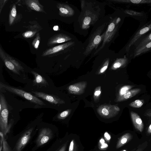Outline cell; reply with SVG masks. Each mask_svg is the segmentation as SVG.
Masks as SVG:
<instances>
[{
    "instance_id": "obj_13",
    "label": "cell",
    "mask_w": 151,
    "mask_h": 151,
    "mask_svg": "<svg viewBox=\"0 0 151 151\" xmlns=\"http://www.w3.org/2000/svg\"><path fill=\"white\" fill-rule=\"evenodd\" d=\"M0 57L8 68L15 73L20 75L19 71L16 68L13 64L7 57L6 52L3 50L1 45L0 46Z\"/></svg>"
},
{
    "instance_id": "obj_30",
    "label": "cell",
    "mask_w": 151,
    "mask_h": 151,
    "mask_svg": "<svg viewBox=\"0 0 151 151\" xmlns=\"http://www.w3.org/2000/svg\"><path fill=\"white\" fill-rule=\"evenodd\" d=\"M68 114V111L67 110L64 111L57 116V118L59 119H63L67 116Z\"/></svg>"
},
{
    "instance_id": "obj_26",
    "label": "cell",
    "mask_w": 151,
    "mask_h": 151,
    "mask_svg": "<svg viewBox=\"0 0 151 151\" xmlns=\"http://www.w3.org/2000/svg\"><path fill=\"white\" fill-rule=\"evenodd\" d=\"M69 142V135L63 144L58 151H67Z\"/></svg>"
},
{
    "instance_id": "obj_34",
    "label": "cell",
    "mask_w": 151,
    "mask_h": 151,
    "mask_svg": "<svg viewBox=\"0 0 151 151\" xmlns=\"http://www.w3.org/2000/svg\"><path fill=\"white\" fill-rule=\"evenodd\" d=\"M109 63H108L105 65H104V67L100 69V71L101 73H103L107 69L108 66L109 65Z\"/></svg>"
},
{
    "instance_id": "obj_29",
    "label": "cell",
    "mask_w": 151,
    "mask_h": 151,
    "mask_svg": "<svg viewBox=\"0 0 151 151\" xmlns=\"http://www.w3.org/2000/svg\"><path fill=\"white\" fill-rule=\"evenodd\" d=\"M133 87V86L130 85L126 86H123L120 90V95H123Z\"/></svg>"
},
{
    "instance_id": "obj_18",
    "label": "cell",
    "mask_w": 151,
    "mask_h": 151,
    "mask_svg": "<svg viewBox=\"0 0 151 151\" xmlns=\"http://www.w3.org/2000/svg\"><path fill=\"white\" fill-rule=\"evenodd\" d=\"M17 11L16 6L14 4L10 10L9 19V24L10 26L14 24L17 21Z\"/></svg>"
},
{
    "instance_id": "obj_20",
    "label": "cell",
    "mask_w": 151,
    "mask_h": 151,
    "mask_svg": "<svg viewBox=\"0 0 151 151\" xmlns=\"http://www.w3.org/2000/svg\"><path fill=\"white\" fill-rule=\"evenodd\" d=\"M140 91L141 89L139 88L129 90L123 95V98L125 99L131 98L138 94Z\"/></svg>"
},
{
    "instance_id": "obj_39",
    "label": "cell",
    "mask_w": 151,
    "mask_h": 151,
    "mask_svg": "<svg viewBox=\"0 0 151 151\" xmlns=\"http://www.w3.org/2000/svg\"><path fill=\"white\" fill-rule=\"evenodd\" d=\"M88 151H102L100 150H99L96 147H94L93 149H92L91 150H89Z\"/></svg>"
},
{
    "instance_id": "obj_15",
    "label": "cell",
    "mask_w": 151,
    "mask_h": 151,
    "mask_svg": "<svg viewBox=\"0 0 151 151\" xmlns=\"http://www.w3.org/2000/svg\"><path fill=\"white\" fill-rule=\"evenodd\" d=\"M131 116L133 125L135 129L140 132H142L144 125L143 122L140 116L136 113L131 111Z\"/></svg>"
},
{
    "instance_id": "obj_11",
    "label": "cell",
    "mask_w": 151,
    "mask_h": 151,
    "mask_svg": "<svg viewBox=\"0 0 151 151\" xmlns=\"http://www.w3.org/2000/svg\"><path fill=\"white\" fill-rule=\"evenodd\" d=\"M35 96L40 98L49 103L55 105L63 103V101L55 95L48 94L43 92L32 91Z\"/></svg>"
},
{
    "instance_id": "obj_17",
    "label": "cell",
    "mask_w": 151,
    "mask_h": 151,
    "mask_svg": "<svg viewBox=\"0 0 151 151\" xmlns=\"http://www.w3.org/2000/svg\"><path fill=\"white\" fill-rule=\"evenodd\" d=\"M151 29V24L147 27H146L140 30L135 35L133 39L125 47L126 51H128L129 48L142 35Z\"/></svg>"
},
{
    "instance_id": "obj_8",
    "label": "cell",
    "mask_w": 151,
    "mask_h": 151,
    "mask_svg": "<svg viewBox=\"0 0 151 151\" xmlns=\"http://www.w3.org/2000/svg\"><path fill=\"white\" fill-rule=\"evenodd\" d=\"M84 149L78 135L74 133L69 134L67 151H84Z\"/></svg>"
},
{
    "instance_id": "obj_23",
    "label": "cell",
    "mask_w": 151,
    "mask_h": 151,
    "mask_svg": "<svg viewBox=\"0 0 151 151\" xmlns=\"http://www.w3.org/2000/svg\"><path fill=\"white\" fill-rule=\"evenodd\" d=\"M144 103L143 100L137 99L131 102L129 104V106L134 108H139L142 107Z\"/></svg>"
},
{
    "instance_id": "obj_32",
    "label": "cell",
    "mask_w": 151,
    "mask_h": 151,
    "mask_svg": "<svg viewBox=\"0 0 151 151\" xmlns=\"http://www.w3.org/2000/svg\"><path fill=\"white\" fill-rule=\"evenodd\" d=\"M8 1V0H0V14H1L2 10L4 6Z\"/></svg>"
},
{
    "instance_id": "obj_7",
    "label": "cell",
    "mask_w": 151,
    "mask_h": 151,
    "mask_svg": "<svg viewBox=\"0 0 151 151\" xmlns=\"http://www.w3.org/2000/svg\"><path fill=\"white\" fill-rule=\"evenodd\" d=\"M78 38L70 33L61 32L55 34L50 37L47 43L48 46L51 47L58 44L65 43Z\"/></svg>"
},
{
    "instance_id": "obj_41",
    "label": "cell",
    "mask_w": 151,
    "mask_h": 151,
    "mask_svg": "<svg viewBox=\"0 0 151 151\" xmlns=\"http://www.w3.org/2000/svg\"><path fill=\"white\" fill-rule=\"evenodd\" d=\"M115 109L117 111H119V108L117 107H115Z\"/></svg>"
},
{
    "instance_id": "obj_37",
    "label": "cell",
    "mask_w": 151,
    "mask_h": 151,
    "mask_svg": "<svg viewBox=\"0 0 151 151\" xmlns=\"http://www.w3.org/2000/svg\"><path fill=\"white\" fill-rule=\"evenodd\" d=\"M147 132L148 134H151V124L149 125L148 128Z\"/></svg>"
},
{
    "instance_id": "obj_38",
    "label": "cell",
    "mask_w": 151,
    "mask_h": 151,
    "mask_svg": "<svg viewBox=\"0 0 151 151\" xmlns=\"http://www.w3.org/2000/svg\"><path fill=\"white\" fill-rule=\"evenodd\" d=\"M101 93V92L100 91H96L95 92L94 94L95 96H98Z\"/></svg>"
},
{
    "instance_id": "obj_33",
    "label": "cell",
    "mask_w": 151,
    "mask_h": 151,
    "mask_svg": "<svg viewBox=\"0 0 151 151\" xmlns=\"http://www.w3.org/2000/svg\"><path fill=\"white\" fill-rule=\"evenodd\" d=\"M69 89L71 91L75 92H78L80 90V89L78 87L73 85L70 86L69 87Z\"/></svg>"
},
{
    "instance_id": "obj_14",
    "label": "cell",
    "mask_w": 151,
    "mask_h": 151,
    "mask_svg": "<svg viewBox=\"0 0 151 151\" xmlns=\"http://www.w3.org/2000/svg\"><path fill=\"white\" fill-rule=\"evenodd\" d=\"M24 2L31 9L37 12L45 13L43 6L40 3L38 0H25Z\"/></svg>"
},
{
    "instance_id": "obj_4",
    "label": "cell",
    "mask_w": 151,
    "mask_h": 151,
    "mask_svg": "<svg viewBox=\"0 0 151 151\" xmlns=\"http://www.w3.org/2000/svg\"><path fill=\"white\" fill-rule=\"evenodd\" d=\"M58 14L66 19L69 24L73 23L78 19L80 11L75 5L64 3H58L56 4Z\"/></svg>"
},
{
    "instance_id": "obj_5",
    "label": "cell",
    "mask_w": 151,
    "mask_h": 151,
    "mask_svg": "<svg viewBox=\"0 0 151 151\" xmlns=\"http://www.w3.org/2000/svg\"><path fill=\"white\" fill-rule=\"evenodd\" d=\"M0 88H4L7 91L17 94L28 100L31 102L40 106L45 105V104L38 98L31 93L22 89L5 85L1 83Z\"/></svg>"
},
{
    "instance_id": "obj_22",
    "label": "cell",
    "mask_w": 151,
    "mask_h": 151,
    "mask_svg": "<svg viewBox=\"0 0 151 151\" xmlns=\"http://www.w3.org/2000/svg\"><path fill=\"white\" fill-rule=\"evenodd\" d=\"M40 41V37L39 32H38L36 35V37L33 40L32 44V46L35 49L38 48Z\"/></svg>"
},
{
    "instance_id": "obj_10",
    "label": "cell",
    "mask_w": 151,
    "mask_h": 151,
    "mask_svg": "<svg viewBox=\"0 0 151 151\" xmlns=\"http://www.w3.org/2000/svg\"><path fill=\"white\" fill-rule=\"evenodd\" d=\"M51 130L47 128L42 129L40 131L36 141L37 146L39 147L47 143L52 137Z\"/></svg>"
},
{
    "instance_id": "obj_19",
    "label": "cell",
    "mask_w": 151,
    "mask_h": 151,
    "mask_svg": "<svg viewBox=\"0 0 151 151\" xmlns=\"http://www.w3.org/2000/svg\"><path fill=\"white\" fill-rule=\"evenodd\" d=\"M109 1L114 3H132L134 4L151 3V0H109Z\"/></svg>"
},
{
    "instance_id": "obj_12",
    "label": "cell",
    "mask_w": 151,
    "mask_h": 151,
    "mask_svg": "<svg viewBox=\"0 0 151 151\" xmlns=\"http://www.w3.org/2000/svg\"><path fill=\"white\" fill-rule=\"evenodd\" d=\"M33 130L31 128L26 131L20 138L16 145V151H21L28 142Z\"/></svg>"
},
{
    "instance_id": "obj_27",
    "label": "cell",
    "mask_w": 151,
    "mask_h": 151,
    "mask_svg": "<svg viewBox=\"0 0 151 151\" xmlns=\"http://www.w3.org/2000/svg\"><path fill=\"white\" fill-rule=\"evenodd\" d=\"M147 142L146 141L139 145L136 149H134L132 151H143L147 147Z\"/></svg>"
},
{
    "instance_id": "obj_16",
    "label": "cell",
    "mask_w": 151,
    "mask_h": 151,
    "mask_svg": "<svg viewBox=\"0 0 151 151\" xmlns=\"http://www.w3.org/2000/svg\"><path fill=\"white\" fill-rule=\"evenodd\" d=\"M31 72L34 76L33 82V86H36L41 87L48 85V82L43 76L34 71H31Z\"/></svg>"
},
{
    "instance_id": "obj_21",
    "label": "cell",
    "mask_w": 151,
    "mask_h": 151,
    "mask_svg": "<svg viewBox=\"0 0 151 151\" xmlns=\"http://www.w3.org/2000/svg\"><path fill=\"white\" fill-rule=\"evenodd\" d=\"M6 55L8 58L12 62L18 70L24 71V68L17 60L6 52Z\"/></svg>"
},
{
    "instance_id": "obj_25",
    "label": "cell",
    "mask_w": 151,
    "mask_h": 151,
    "mask_svg": "<svg viewBox=\"0 0 151 151\" xmlns=\"http://www.w3.org/2000/svg\"><path fill=\"white\" fill-rule=\"evenodd\" d=\"M151 42V33L144 40H142L140 44L138 45L137 48L139 49L141 47L145 45L146 43H147Z\"/></svg>"
},
{
    "instance_id": "obj_2",
    "label": "cell",
    "mask_w": 151,
    "mask_h": 151,
    "mask_svg": "<svg viewBox=\"0 0 151 151\" xmlns=\"http://www.w3.org/2000/svg\"><path fill=\"white\" fill-rule=\"evenodd\" d=\"M111 17V14L106 15L93 27L88 37L83 43L85 58L93 54L101 44Z\"/></svg>"
},
{
    "instance_id": "obj_3",
    "label": "cell",
    "mask_w": 151,
    "mask_h": 151,
    "mask_svg": "<svg viewBox=\"0 0 151 151\" xmlns=\"http://www.w3.org/2000/svg\"><path fill=\"white\" fill-rule=\"evenodd\" d=\"M110 20L105 32L102 42L96 52L90 57L89 59L96 56L98 52L104 48H108L114 43L119 33L122 18L119 12L116 11L111 14Z\"/></svg>"
},
{
    "instance_id": "obj_40",
    "label": "cell",
    "mask_w": 151,
    "mask_h": 151,
    "mask_svg": "<svg viewBox=\"0 0 151 151\" xmlns=\"http://www.w3.org/2000/svg\"><path fill=\"white\" fill-rule=\"evenodd\" d=\"M117 151H128V150L127 149L125 148V149H121Z\"/></svg>"
},
{
    "instance_id": "obj_28",
    "label": "cell",
    "mask_w": 151,
    "mask_h": 151,
    "mask_svg": "<svg viewBox=\"0 0 151 151\" xmlns=\"http://www.w3.org/2000/svg\"><path fill=\"white\" fill-rule=\"evenodd\" d=\"M2 149V151H11L10 147L4 137L3 142Z\"/></svg>"
},
{
    "instance_id": "obj_1",
    "label": "cell",
    "mask_w": 151,
    "mask_h": 151,
    "mask_svg": "<svg viewBox=\"0 0 151 151\" xmlns=\"http://www.w3.org/2000/svg\"><path fill=\"white\" fill-rule=\"evenodd\" d=\"M81 10L78 19L73 24L74 32L84 37L90 27L105 16L106 4L96 0H80Z\"/></svg>"
},
{
    "instance_id": "obj_6",
    "label": "cell",
    "mask_w": 151,
    "mask_h": 151,
    "mask_svg": "<svg viewBox=\"0 0 151 151\" xmlns=\"http://www.w3.org/2000/svg\"><path fill=\"white\" fill-rule=\"evenodd\" d=\"M0 128L1 132L5 135L8 132L9 111L5 99L2 95L0 96Z\"/></svg>"
},
{
    "instance_id": "obj_36",
    "label": "cell",
    "mask_w": 151,
    "mask_h": 151,
    "mask_svg": "<svg viewBox=\"0 0 151 151\" xmlns=\"http://www.w3.org/2000/svg\"><path fill=\"white\" fill-rule=\"evenodd\" d=\"M53 29L55 31H58L59 30V27L58 25H55L53 27Z\"/></svg>"
},
{
    "instance_id": "obj_31",
    "label": "cell",
    "mask_w": 151,
    "mask_h": 151,
    "mask_svg": "<svg viewBox=\"0 0 151 151\" xmlns=\"http://www.w3.org/2000/svg\"><path fill=\"white\" fill-rule=\"evenodd\" d=\"M124 12L125 13L132 15H142V14L141 13L131 10H125L124 11Z\"/></svg>"
},
{
    "instance_id": "obj_9",
    "label": "cell",
    "mask_w": 151,
    "mask_h": 151,
    "mask_svg": "<svg viewBox=\"0 0 151 151\" xmlns=\"http://www.w3.org/2000/svg\"><path fill=\"white\" fill-rule=\"evenodd\" d=\"M114 151H117L122 149L132 139V135L129 132L118 135Z\"/></svg>"
},
{
    "instance_id": "obj_24",
    "label": "cell",
    "mask_w": 151,
    "mask_h": 151,
    "mask_svg": "<svg viewBox=\"0 0 151 151\" xmlns=\"http://www.w3.org/2000/svg\"><path fill=\"white\" fill-rule=\"evenodd\" d=\"M151 48V42L147 43L146 45H145L139 49L136 52L135 56L139 55L144 50Z\"/></svg>"
},
{
    "instance_id": "obj_35",
    "label": "cell",
    "mask_w": 151,
    "mask_h": 151,
    "mask_svg": "<svg viewBox=\"0 0 151 151\" xmlns=\"http://www.w3.org/2000/svg\"><path fill=\"white\" fill-rule=\"evenodd\" d=\"M102 112L103 114L105 116H107L109 114L108 110L105 108H104L102 109Z\"/></svg>"
}]
</instances>
